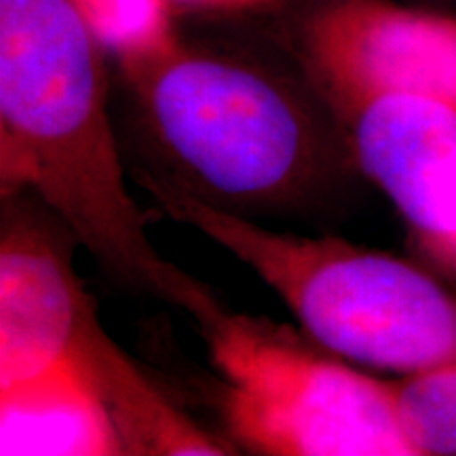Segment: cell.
<instances>
[{
  "mask_svg": "<svg viewBox=\"0 0 456 456\" xmlns=\"http://www.w3.org/2000/svg\"><path fill=\"white\" fill-rule=\"evenodd\" d=\"M104 49L81 0H0L3 195L37 192L108 269L205 323L222 306L157 252L125 184Z\"/></svg>",
  "mask_w": 456,
  "mask_h": 456,
  "instance_id": "obj_1",
  "label": "cell"
},
{
  "mask_svg": "<svg viewBox=\"0 0 456 456\" xmlns=\"http://www.w3.org/2000/svg\"><path fill=\"white\" fill-rule=\"evenodd\" d=\"M140 182L171 218L248 265L332 353L402 374L456 362V296L416 265L342 239L273 232L151 174Z\"/></svg>",
  "mask_w": 456,
  "mask_h": 456,
  "instance_id": "obj_2",
  "label": "cell"
},
{
  "mask_svg": "<svg viewBox=\"0 0 456 456\" xmlns=\"http://www.w3.org/2000/svg\"><path fill=\"white\" fill-rule=\"evenodd\" d=\"M165 151L228 199L289 195L311 175V118L271 74L188 47L169 17L114 49Z\"/></svg>",
  "mask_w": 456,
  "mask_h": 456,
  "instance_id": "obj_3",
  "label": "cell"
},
{
  "mask_svg": "<svg viewBox=\"0 0 456 456\" xmlns=\"http://www.w3.org/2000/svg\"><path fill=\"white\" fill-rule=\"evenodd\" d=\"M201 328L226 379L228 427L248 448L275 456H416L395 383L224 309Z\"/></svg>",
  "mask_w": 456,
  "mask_h": 456,
  "instance_id": "obj_4",
  "label": "cell"
},
{
  "mask_svg": "<svg viewBox=\"0 0 456 456\" xmlns=\"http://www.w3.org/2000/svg\"><path fill=\"white\" fill-rule=\"evenodd\" d=\"M313 81L349 117L389 94L456 102V17L397 0H322L300 30Z\"/></svg>",
  "mask_w": 456,
  "mask_h": 456,
  "instance_id": "obj_5",
  "label": "cell"
},
{
  "mask_svg": "<svg viewBox=\"0 0 456 456\" xmlns=\"http://www.w3.org/2000/svg\"><path fill=\"white\" fill-rule=\"evenodd\" d=\"M346 121L359 169L395 205L419 248L456 275V102L389 94Z\"/></svg>",
  "mask_w": 456,
  "mask_h": 456,
  "instance_id": "obj_6",
  "label": "cell"
},
{
  "mask_svg": "<svg viewBox=\"0 0 456 456\" xmlns=\"http://www.w3.org/2000/svg\"><path fill=\"white\" fill-rule=\"evenodd\" d=\"M91 306L60 248L38 228L4 226L0 243V389L74 353Z\"/></svg>",
  "mask_w": 456,
  "mask_h": 456,
  "instance_id": "obj_7",
  "label": "cell"
},
{
  "mask_svg": "<svg viewBox=\"0 0 456 456\" xmlns=\"http://www.w3.org/2000/svg\"><path fill=\"white\" fill-rule=\"evenodd\" d=\"M0 454H125L110 414L74 353L0 389Z\"/></svg>",
  "mask_w": 456,
  "mask_h": 456,
  "instance_id": "obj_8",
  "label": "cell"
},
{
  "mask_svg": "<svg viewBox=\"0 0 456 456\" xmlns=\"http://www.w3.org/2000/svg\"><path fill=\"white\" fill-rule=\"evenodd\" d=\"M81 366L110 414L125 454H226L209 433L180 414L148 385L87 309L74 345Z\"/></svg>",
  "mask_w": 456,
  "mask_h": 456,
  "instance_id": "obj_9",
  "label": "cell"
},
{
  "mask_svg": "<svg viewBox=\"0 0 456 456\" xmlns=\"http://www.w3.org/2000/svg\"><path fill=\"white\" fill-rule=\"evenodd\" d=\"M402 427L416 456L456 454V362L395 383Z\"/></svg>",
  "mask_w": 456,
  "mask_h": 456,
  "instance_id": "obj_10",
  "label": "cell"
}]
</instances>
